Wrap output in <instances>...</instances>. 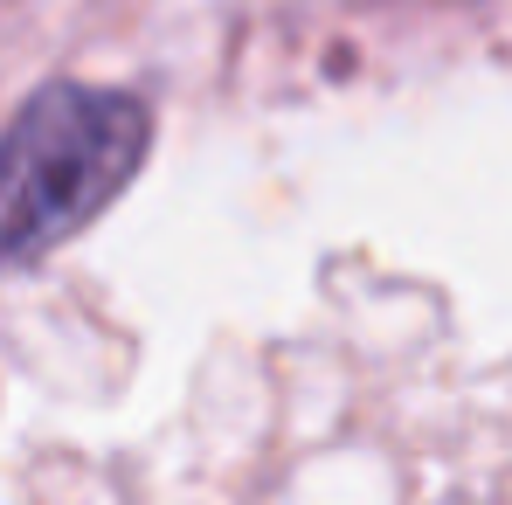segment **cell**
<instances>
[{
  "instance_id": "6da1fadb",
  "label": "cell",
  "mask_w": 512,
  "mask_h": 505,
  "mask_svg": "<svg viewBox=\"0 0 512 505\" xmlns=\"http://www.w3.org/2000/svg\"><path fill=\"white\" fill-rule=\"evenodd\" d=\"M153 111L118 84H49L0 132V270H28L132 187Z\"/></svg>"
}]
</instances>
